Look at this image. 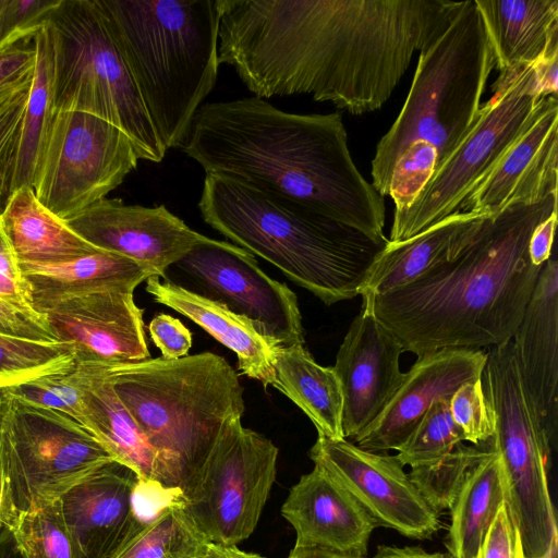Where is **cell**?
I'll list each match as a JSON object with an SVG mask.
<instances>
[{"label":"cell","instance_id":"52","mask_svg":"<svg viewBox=\"0 0 558 558\" xmlns=\"http://www.w3.org/2000/svg\"><path fill=\"white\" fill-rule=\"evenodd\" d=\"M0 558H24L10 529L0 530Z\"/></svg>","mask_w":558,"mask_h":558},{"label":"cell","instance_id":"8","mask_svg":"<svg viewBox=\"0 0 558 558\" xmlns=\"http://www.w3.org/2000/svg\"><path fill=\"white\" fill-rule=\"evenodd\" d=\"M56 50V110L87 112L114 124L138 159L160 162V142L100 0H58L47 16Z\"/></svg>","mask_w":558,"mask_h":558},{"label":"cell","instance_id":"18","mask_svg":"<svg viewBox=\"0 0 558 558\" xmlns=\"http://www.w3.org/2000/svg\"><path fill=\"white\" fill-rule=\"evenodd\" d=\"M65 222L94 246L128 257L161 278L206 236L165 205H125L120 198H102Z\"/></svg>","mask_w":558,"mask_h":558},{"label":"cell","instance_id":"55","mask_svg":"<svg viewBox=\"0 0 558 558\" xmlns=\"http://www.w3.org/2000/svg\"><path fill=\"white\" fill-rule=\"evenodd\" d=\"M2 2H3V0H0V7H1Z\"/></svg>","mask_w":558,"mask_h":558},{"label":"cell","instance_id":"23","mask_svg":"<svg viewBox=\"0 0 558 558\" xmlns=\"http://www.w3.org/2000/svg\"><path fill=\"white\" fill-rule=\"evenodd\" d=\"M518 366L549 439L558 432V263L544 264L512 336Z\"/></svg>","mask_w":558,"mask_h":558},{"label":"cell","instance_id":"49","mask_svg":"<svg viewBox=\"0 0 558 558\" xmlns=\"http://www.w3.org/2000/svg\"><path fill=\"white\" fill-rule=\"evenodd\" d=\"M0 272L23 284L19 260L0 218ZM24 287V286H23Z\"/></svg>","mask_w":558,"mask_h":558},{"label":"cell","instance_id":"33","mask_svg":"<svg viewBox=\"0 0 558 558\" xmlns=\"http://www.w3.org/2000/svg\"><path fill=\"white\" fill-rule=\"evenodd\" d=\"M208 542L186 513L179 494L148 514H137L108 558H199Z\"/></svg>","mask_w":558,"mask_h":558},{"label":"cell","instance_id":"2","mask_svg":"<svg viewBox=\"0 0 558 558\" xmlns=\"http://www.w3.org/2000/svg\"><path fill=\"white\" fill-rule=\"evenodd\" d=\"M181 147L205 174L292 201L388 242L384 197L355 166L338 112L292 113L255 96L207 102Z\"/></svg>","mask_w":558,"mask_h":558},{"label":"cell","instance_id":"1","mask_svg":"<svg viewBox=\"0 0 558 558\" xmlns=\"http://www.w3.org/2000/svg\"><path fill=\"white\" fill-rule=\"evenodd\" d=\"M453 0H218V60L258 98L380 109Z\"/></svg>","mask_w":558,"mask_h":558},{"label":"cell","instance_id":"17","mask_svg":"<svg viewBox=\"0 0 558 558\" xmlns=\"http://www.w3.org/2000/svg\"><path fill=\"white\" fill-rule=\"evenodd\" d=\"M558 187V101L539 99L527 126L466 195L459 211L495 216L515 205L536 204Z\"/></svg>","mask_w":558,"mask_h":558},{"label":"cell","instance_id":"53","mask_svg":"<svg viewBox=\"0 0 558 558\" xmlns=\"http://www.w3.org/2000/svg\"><path fill=\"white\" fill-rule=\"evenodd\" d=\"M287 558H366L343 555L322 548H296L290 551Z\"/></svg>","mask_w":558,"mask_h":558},{"label":"cell","instance_id":"20","mask_svg":"<svg viewBox=\"0 0 558 558\" xmlns=\"http://www.w3.org/2000/svg\"><path fill=\"white\" fill-rule=\"evenodd\" d=\"M396 336L362 306L351 323L332 366L342 389V429L354 438L383 411L400 385V355Z\"/></svg>","mask_w":558,"mask_h":558},{"label":"cell","instance_id":"27","mask_svg":"<svg viewBox=\"0 0 558 558\" xmlns=\"http://www.w3.org/2000/svg\"><path fill=\"white\" fill-rule=\"evenodd\" d=\"M486 217L458 211L404 241H388L373 262L360 295H378L401 288L452 259Z\"/></svg>","mask_w":558,"mask_h":558},{"label":"cell","instance_id":"37","mask_svg":"<svg viewBox=\"0 0 558 558\" xmlns=\"http://www.w3.org/2000/svg\"><path fill=\"white\" fill-rule=\"evenodd\" d=\"M464 436L454 423L448 399L432 404L412 434L397 450V459L411 469L433 464L446 457Z\"/></svg>","mask_w":558,"mask_h":558},{"label":"cell","instance_id":"46","mask_svg":"<svg viewBox=\"0 0 558 558\" xmlns=\"http://www.w3.org/2000/svg\"><path fill=\"white\" fill-rule=\"evenodd\" d=\"M557 211L544 219L534 229L529 242V256L534 266H544L551 256Z\"/></svg>","mask_w":558,"mask_h":558},{"label":"cell","instance_id":"30","mask_svg":"<svg viewBox=\"0 0 558 558\" xmlns=\"http://www.w3.org/2000/svg\"><path fill=\"white\" fill-rule=\"evenodd\" d=\"M275 388L312 421L318 436L341 439L343 395L332 367L315 362L303 344L277 348Z\"/></svg>","mask_w":558,"mask_h":558},{"label":"cell","instance_id":"38","mask_svg":"<svg viewBox=\"0 0 558 558\" xmlns=\"http://www.w3.org/2000/svg\"><path fill=\"white\" fill-rule=\"evenodd\" d=\"M83 373L78 365L61 374L44 376L7 390L23 402L64 413L78 421L82 411Z\"/></svg>","mask_w":558,"mask_h":558},{"label":"cell","instance_id":"7","mask_svg":"<svg viewBox=\"0 0 558 558\" xmlns=\"http://www.w3.org/2000/svg\"><path fill=\"white\" fill-rule=\"evenodd\" d=\"M494 69L493 47L475 0L457 1L441 29L420 51L403 107L376 145L372 184L383 197L408 148L433 149L436 168L452 153L478 117Z\"/></svg>","mask_w":558,"mask_h":558},{"label":"cell","instance_id":"39","mask_svg":"<svg viewBox=\"0 0 558 558\" xmlns=\"http://www.w3.org/2000/svg\"><path fill=\"white\" fill-rule=\"evenodd\" d=\"M31 85L32 82L0 95V216L13 193L19 143Z\"/></svg>","mask_w":558,"mask_h":558},{"label":"cell","instance_id":"34","mask_svg":"<svg viewBox=\"0 0 558 558\" xmlns=\"http://www.w3.org/2000/svg\"><path fill=\"white\" fill-rule=\"evenodd\" d=\"M73 349L59 341H38L0 333V389L71 371Z\"/></svg>","mask_w":558,"mask_h":558},{"label":"cell","instance_id":"14","mask_svg":"<svg viewBox=\"0 0 558 558\" xmlns=\"http://www.w3.org/2000/svg\"><path fill=\"white\" fill-rule=\"evenodd\" d=\"M173 266L195 284L193 292L248 319L274 347L304 345L295 293L265 274L248 251L205 236Z\"/></svg>","mask_w":558,"mask_h":558},{"label":"cell","instance_id":"31","mask_svg":"<svg viewBox=\"0 0 558 558\" xmlns=\"http://www.w3.org/2000/svg\"><path fill=\"white\" fill-rule=\"evenodd\" d=\"M505 502L502 462L493 446L490 453L469 473L449 509L450 526L445 544L451 558H476Z\"/></svg>","mask_w":558,"mask_h":558},{"label":"cell","instance_id":"12","mask_svg":"<svg viewBox=\"0 0 558 558\" xmlns=\"http://www.w3.org/2000/svg\"><path fill=\"white\" fill-rule=\"evenodd\" d=\"M278 448L230 420L211 450L185 481L180 500L209 542L238 545L257 526L276 480Z\"/></svg>","mask_w":558,"mask_h":558},{"label":"cell","instance_id":"26","mask_svg":"<svg viewBox=\"0 0 558 558\" xmlns=\"http://www.w3.org/2000/svg\"><path fill=\"white\" fill-rule=\"evenodd\" d=\"M145 289L155 302L186 316L235 353L242 374L265 387L276 386L277 348L260 336L248 319L166 277L147 278Z\"/></svg>","mask_w":558,"mask_h":558},{"label":"cell","instance_id":"42","mask_svg":"<svg viewBox=\"0 0 558 558\" xmlns=\"http://www.w3.org/2000/svg\"><path fill=\"white\" fill-rule=\"evenodd\" d=\"M476 558H526L520 533L509 515L506 502L497 511Z\"/></svg>","mask_w":558,"mask_h":558},{"label":"cell","instance_id":"4","mask_svg":"<svg viewBox=\"0 0 558 558\" xmlns=\"http://www.w3.org/2000/svg\"><path fill=\"white\" fill-rule=\"evenodd\" d=\"M198 209L207 225L326 305L360 295L387 244L303 205L219 175H205Z\"/></svg>","mask_w":558,"mask_h":558},{"label":"cell","instance_id":"13","mask_svg":"<svg viewBox=\"0 0 558 558\" xmlns=\"http://www.w3.org/2000/svg\"><path fill=\"white\" fill-rule=\"evenodd\" d=\"M138 160L130 137L114 124L83 111L56 110L32 189L65 221L106 198Z\"/></svg>","mask_w":558,"mask_h":558},{"label":"cell","instance_id":"28","mask_svg":"<svg viewBox=\"0 0 558 558\" xmlns=\"http://www.w3.org/2000/svg\"><path fill=\"white\" fill-rule=\"evenodd\" d=\"M33 308L54 300L96 292H134L153 274L122 255L100 250L54 264L19 263ZM38 313V312H37Z\"/></svg>","mask_w":558,"mask_h":558},{"label":"cell","instance_id":"36","mask_svg":"<svg viewBox=\"0 0 558 558\" xmlns=\"http://www.w3.org/2000/svg\"><path fill=\"white\" fill-rule=\"evenodd\" d=\"M11 531L24 558H82L62 518L59 499L19 513Z\"/></svg>","mask_w":558,"mask_h":558},{"label":"cell","instance_id":"16","mask_svg":"<svg viewBox=\"0 0 558 558\" xmlns=\"http://www.w3.org/2000/svg\"><path fill=\"white\" fill-rule=\"evenodd\" d=\"M37 312L56 340L73 349L75 364L113 366L150 357L143 311L132 292L65 296Z\"/></svg>","mask_w":558,"mask_h":558},{"label":"cell","instance_id":"40","mask_svg":"<svg viewBox=\"0 0 558 558\" xmlns=\"http://www.w3.org/2000/svg\"><path fill=\"white\" fill-rule=\"evenodd\" d=\"M449 407L464 440L481 445L494 437V415L485 398L481 378L461 385L451 396Z\"/></svg>","mask_w":558,"mask_h":558},{"label":"cell","instance_id":"15","mask_svg":"<svg viewBox=\"0 0 558 558\" xmlns=\"http://www.w3.org/2000/svg\"><path fill=\"white\" fill-rule=\"evenodd\" d=\"M308 456L354 497L377 526L415 539L439 531V512L423 498L396 456L362 449L347 438L322 436Z\"/></svg>","mask_w":558,"mask_h":558},{"label":"cell","instance_id":"44","mask_svg":"<svg viewBox=\"0 0 558 558\" xmlns=\"http://www.w3.org/2000/svg\"><path fill=\"white\" fill-rule=\"evenodd\" d=\"M148 330L161 351V357L177 360L187 355L192 347V333L178 318L159 314L150 320Z\"/></svg>","mask_w":558,"mask_h":558},{"label":"cell","instance_id":"48","mask_svg":"<svg viewBox=\"0 0 558 558\" xmlns=\"http://www.w3.org/2000/svg\"><path fill=\"white\" fill-rule=\"evenodd\" d=\"M537 93L541 97L557 96L558 53L549 56L534 64Z\"/></svg>","mask_w":558,"mask_h":558},{"label":"cell","instance_id":"41","mask_svg":"<svg viewBox=\"0 0 558 558\" xmlns=\"http://www.w3.org/2000/svg\"><path fill=\"white\" fill-rule=\"evenodd\" d=\"M58 0H3L0 7V50L32 41Z\"/></svg>","mask_w":558,"mask_h":558},{"label":"cell","instance_id":"29","mask_svg":"<svg viewBox=\"0 0 558 558\" xmlns=\"http://www.w3.org/2000/svg\"><path fill=\"white\" fill-rule=\"evenodd\" d=\"M0 218L19 263L54 264L101 250L46 208L29 186L11 194Z\"/></svg>","mask_w":558,"mask_h":558},{"label":"cell","instance_id":"3","mask_svg":"<svg viewBox=\"0 0 558 558\" xmlns=\"http://www.w3.org/2000/svg\"><path fill=\"white\" fill-rule=\"evenodd\" d=\"M557 211V194L487 216L452 259L411 283L362 298V306L417 356L446 348L482 350L512 339L543 266L530 238Z\"/></svg>","mask_w":558,"mask_h":558},{"label":"cell","instance_id":"24","mask_svg":"<svg viewBox=\"0 0 558 558\" xmlns=\"http://www.w3.org/2000/svg\"><path fill=\"white\" fill-rule=\"evenodd\" d=\"M76 365L83 373L82 411L77 423L116 462L136 474L143 493L166 498L179 495L157 451L124 408L100 366Z\"/></svg>","mask_w":558,"mask_h":558},{"label":"cell","instance_id":"51","mask_svg":"<svg viewBox=\"0 0 558 558\" xmlns=\"http://www.w3.org/2000/svg\"><path fill=\"white\" fill-rule=\"evenodd\" d=\"M199 558H263V556L241 550L236 545L208 542Z\"/></svg>","mask_w":558,"mask_h":558},{"label":"cell","instance_id":"11","mask_svg":"<svg viewBox=\"0 0 558 558\" xmlns=\"http://www.w3.org/2000/svg\"><path fill=\"white\" fill-rule=\"evenodd\" d=\"M1 428L15 511L58 499L113 462L112 457L69 415L33 405L1 389Z\"/></svg>","mask_w":558,"mask_h":558},{"label":"cell","instance_id":"25","mask_svg":"<svg viewBox=\"0 0 558 558\" xmlns=\"http://www.w3.org/2000/svg\"><path fill=\"white\" fill-rule=\"evenodd\" d=\"M498 77L558 53V0H475Z\"/></svg>","mask_w":558,"mask_h":558},{"label":"cell","instance_id":"22","mask_svg":"<svg viewBox=\"0 0 558 558\" xmlns=\"http://www.w3.org/2000/svg\"><path fill=\"white\" fill-rule=\"evenodd\" d=\"M140 480L113 461L65 492L59 506L82 558H108L136 518Z\"/></svg>","mask_w":558,"mask_h":558},{"label":"cell","instance_id":"47","mask_svg":"<svg viewBox=\"0 0 558 558\" xmlns=\"http://www.w3.org/2000/svg\"><path fill=\"white\" fill-rule=\"evenodd\" d=\"M17 513L12 500L8 470L5 464L1 428V389H0V530L12 529Z\"/></svg>","mask_w":558,"mask_h":558},{"label":"cell","instance_id":"50","mask_svg":"<svg viewBox=\"0 0 558 558\" xmlns=\"http://www.w3.org/2000/svg\"><path fill=\"white\" fill-rule=\"evenodd\" d=\"M372 558H451L441 553H427L421 547L380 545Z\"/></svg>","mask_w":558,"mask_h":558},{"label":"cell","instance_id":"21","mask_svg":"<svg viewBox=\"0 0 558 558\" xmlns=\"http://www.w3.org/2000/svg\"><path fill=\"white\" fill-rule=\"evenodd\" d=\"M281 514L295 531L294 547L354 557H366L377 526L354 497L317 465L291 487Z\"/></svg>","mask_w":558,"mask_h":558},{"label":"cell","instance_id":"35","mask_svg":"<svg viewBox=\"0 0 558 558\" xmlns=\"http://www.w3.org/2000/svg\"><path fill=\"white\" fill-rule=\"evenodd\" d=\"M486 442H460L439 461L411 469L412 483L434 510L440 513L451 508L469 473L490 453L492 439Z\"/></svg>","mask_w":558,"mask_h":558},{"label":"cell","instance_id":"10","mask_svg":"<svg viewBox=\"0 0 558 558\" xmlns=\"http://www.w3.org/2000/svg\"><path fill=\"white\" fill-rule=\"evenodd\" d=\"M452 153L434 170L413 203L395 211L390 242L404 241L458 213L466 195L533 119L541 97L534 65L506 80Z\"/></svg>","mask_w":558,"mask_h":558},{"label":"cell","instance_id":"6","mask_svg":"<svg viewBox=\"0 0 558 558\" xmlns=\"http://www.w3.org/2000/svg\"><path fill=\"white\" fill-rule=\"evenodd\" d=\"M100 368L157 451L177 492L203 463L226 424L244 413L238 374L211 352Z\"/></svg>","mask_w":558,"mask_h":558},{"label":"cell","instance_id":"19","mask_svg":"<svg viewBox=\"0 0 558 558\" xmlns=\"http://www.w3.org/2000/svg\"><path fill=\"white\" fill-rule=\"evenodd\" d=\"M486 362L484 350L446 348L417 357L378 416L354 444L365 450H398L427 410L438 400H450L464 383L481 378Z\"/></svg>","mask_w":558,"mask_h":558},{"label":"cell","instance_id":"5","mask_svg":"<svg viewBox=\"0 0 558 558\" xmlns=\"http://www.w3.org/2000/svg\"><path fill=\"white\" fill-rule=\"evenodd\" d=\"M166 150L181 146L218 74V0H100Z\"/></svg>","mask_w":558,"mask_h":558},{"label":"cell","instance_id":"9","mask_svg":"<svg viewBox=\"0 0 558 558\" xmlns=\"http://www.w3.org/2000/svg\"><path fill=\"white\" fill-rule=\"evenodd\" d=\"M481 380L494 415L492 442L502 462L507 510L526 558H541L558 539L547 481L551 446L511 340L488 349Z\"/></svg>","mask_w":558,"mask_h":558},{"label":"cell","instance_id":"45","mask_svg":"<svg viewBox=\"0 0 558 558\" xmlns=\"http://www.w3.org/2000/svg\"><path fill=\"white\" fill-rule=\"evenodd\" d=\"M0 333L38 341H57L43 315L27 314L1 298Z\"/></svg>","mask_w":558,"mask_h":558},{"label":"cell","instance_id":"32","mask_svg":"<svg viewBox=\"0 0 558 558\" xmlns=\"http://www.w3.org/2000/svg\"><path fill=\"white\" fill-rule=\"evenodd\" d=\"M32 43L36 54L35 68L20 136L13 192L21 186H33L56 112V50L47 19L34 33Z\"/></svg>","mask_w":558,"mask_h":558},{"label":"cell","instance_id":"43","mask_svg":"<svg viewBox=\"0 0 558 558\" xmlns=\"http://www.w3.org/2000/svg\"><path fill=\"white\" fill-rule=\"evenodd\" d=\"M35 58L32 41L0 50V95L32 82Z\"/></svg>","mask_w":558,"mask_h":558},{"label":"cell","instance_id":"54","mask_svg":"<svg viewBox=\"0 0 558 558\" xmlns=\"http://www.w3.org/2000/svg\"><path fill=\"white\" fill-rule=\"evenodd\" d=\"M558 553V539L553 543L549 550L541 558H557Z\"/></svg>","mask_w":558,"mask_h":558}]
</instances>
